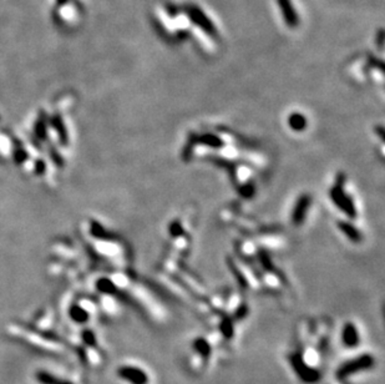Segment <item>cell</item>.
<instances>
[{
  "instance_id": "5b68a950",
  "label": "cell",
  "mask_w": 385,
  "mask_h": 384,
  "mask_svg": "<svg viewBox=\"0 0 385 384\" xmlns=\"http://www.w3.org/2000/svg\"><path fill=\"white\" fill-rule=\"evenodd\" d=\"M277 4H278V8L280 10V14H282V18L284 20L285 25L291 29H296V27L299 26V15L297 13V10L294 9L292 0H277Z\"/></svg>"
},
{
  "instance_id": "7a4b0ae2",
  "label": "cell",
  "mask_w": 385,
  "mask_h": 384,
  "mask_svg": "<svg viewBox=\"0 0 385 384\" xmlns=\"http://www.w3.org/2000/svg\"><path fill=\"white\" fill-rule=\"evenodd\" d=\"M185 14L188 16L191 23L197 27H200L207 37H210L212 40H218V29H217L213 21L206 15V13L200 7H197L195 4H187L185 7Z\"/></svg>"
},
{
  "instance_id": "8992f818",
  "label": "cell",
  "mask_w": 385,
  "mask_h": 384,
  "mask_svg": "<svg viewBox=\"0 0 385 384\" xmlns=\"http://www.w3.org/2000/svg\"><path fill=\"white\" fill-rule=\"evenodd\" d=\"M340 338H342V344L345 348L349 349H353L357 348L360 343V334L358 328L353 323H346L344 324L342 330V334H340Z\"/></svg>"
},
{
  "instance_id": "3957f363",
  "label": "cell",
  "mask_w": 385,
  "mask_h": 384,
  "mask_svg": "<svg viewBox=\"0 0 385 384\" xmlns=\"http://www.w3.org/2000/svg\"><path fill=\"white\" fill-rule=\"evenodd\" d=\"M212 355V344L206 338L195 339L192 344V362L191 364L196 371L205 368L208 359Z\"/></svg>"
},
{
  "instance_id": "6da1fadb",
  "label": "cell",
  "mask_w": 385,
  "mask_h": 384,
  "mask_svg": "<svg viewBox=\"0 0 385 384\" xmlns=\"http://www.w3.org/2000/svg\"><path fill=\"white\" fill-rule=\"evenodd\" d=\"M374 366V358L370 355H360L345 361L338 368L337 378L339 382H344L348 378L359 374L363 371H368Z\"/></svg>"
},
{
  "instance_id": "ba28073f",
  "label": "cell",
  "mask_w": 385,
  "mask_h": 384,
  "mask_svg": "<svg viewBox=\"0 0 385 384\" xmlns=\"http://www.w3.org/2000/svg\"><path fill=\"white\" fill-rule=\"evenodd\" d=\"M383 44H384V30L381 29L380 32H379V34H378V45H379V48L383 49Z\"/></svg>"
},
{
  "instance_id": "277c9868",
  "label": "cell",
  "mask_w": 385,
  "mask_h": 384,
  "mask_svg": "<svg viewBox=\"0 0 385 384\" xmlns=\"http://www.w3.org/2000/svg\"><path fill=\"white\" fill-rule=\"evenodd\" d=\"M117 375L129 384H150V377L147 372L137 366L126 364L120 367L117 369Z\"/></svg>"
},
{
  "instance_id": "52a82bcc",
  "label": "cell",
  "mask_w": 385,
  "mask_h": 384,
  "mask_svg": "<svg viewBox=\"0 0 385 384\" xmlns=\"http://www.w3.org/2000/svg\"><path fill=\"white\" fill-rule=\"evenodd\" d=\"M37 379L40 384H73V383L69 382V380L59 379V378H56L55 375L50 374V373H48L45 371L38 372L37 373Z\"/></svg>"
}]
</instances>
